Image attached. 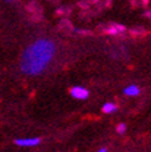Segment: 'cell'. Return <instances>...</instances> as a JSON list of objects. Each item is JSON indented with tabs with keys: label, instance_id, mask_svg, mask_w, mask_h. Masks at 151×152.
Returning a JSON list of instances; mask_svg holds the SVG:
<instances>
[{
	"label": "cell",
	"instance_id": "obj_1",
	"mask_svg": "<svg viewBox=\"0 0 151 152\" xmlns=\"http://www.w3.org/2000/svg\"><path fill=\"white\" fill-rule=\"evenodd\" d=\"M56 55V43L50 39H39L29 45L20 61V69L27 75L41 74Z\"/></svg>",
	"mask_w": 151,
	"mask_h": 152
},
{
	"label": "cell",
	"instance_id": "obj_2",
	"mask_svg": "<svg viewBox=\"0 0 151 152\" xmlns=\"http://www.w3.org/2000/svg\"><path fill=\"white\" fill-rule=\"evenodd\" d=\"M125 26L123 25H120V24H109L107 26H104L103 27V32L104 34H108V35H119V34H122L125 31Z\"/></svg>",
	"mask_w": 151,
	"mask_h": 152
},
{
	"label": "cell",
	"instance_id": "obj_3",
	"mask_svg": "<svg viewBox=\"0 0 151 152\" xmlns=\"http://www.w3.org/2000/svg\"><path fill=\"white\" fill-rule=\"evenodd\" d=\"M71 95L78 100H84L89 96V92L83 87H73L71 88Z\"/></svg>",
	"mask_w": 151,
	"mask_h": 152
},
{
	"label": "cell",
	"instance_id": "obj_4",
	"mask_svg": "<svg viewBox=\"0 0 151 152\" xmlns=\"http://www.w3.org/2000/svg\"><path fill=\"white\" fill-rule=\"evenodd\" d=\"M41 142L39 137H30V139H18L15 140V143L21 147H34Z\"/></svg>",
	"mask_w": 151,
	"mask_h": 152
},
{
	"label": "cell",
	"instance_id": "obj_5",
	"mask_svg": "<svg viewBox=\"0 0 151 152\" xmlns=\"http://www.w3.org/2000/svg\"><path fill=\"white\" fill-rule=\"evenodd\" d=\"M124 94L128 95V96H136L140 94V89L138 86H129L124 89Z\"/></svg>",
	"mask_w": 151,
	"mask_h": 152
},
{
	"label": "cell",
	"instance_id": "obj_6",
	"mask_svg": "<svg viewBox=\"0 0 151 152\" xmlns=\"http://www.w3.org/2000/svg\"><path fill=\"white\" fill-rule=\"evenodd\" d=\"M117 109H118V106H117L114 103H105V104L103 105V108H102L103 113H105V114L114 113V111H117Z\"/></svg>",
	"mask_w": 151,
	"mask_h": 152
},
{
	"label": "cell",
	"instance_id": "obj_7",
	"mask_svg": "<svg viewBox=\"0 0 151 152\" xmlns=\"http://www.w3.org/2000/svg\"><path fill=\"white\" fill-rule=\"evenodd\" d=\"M130 35L134 36V37H139V36H142L145 35V28L141 27V26H135L133 28H130Z\"/></svg>",
	"mask_w": 151,
	"mask_h": 152
},
{
	"label": "cell",
	"instance_id": "obj_8",
	"mask_svg": "<svg viewBox=\"0 0 151 152\" xmlns=\"http://www.w3.org/2000/svg\"><path fill=\"white\" fill-rule=\"evenodd\" d=\"M125 130H126V125H125V124H119V125L117 126V132H118V134H124Z\"/></svg>",
	"mask_w": 151,
	"mask_h": 152
},
{
	"label": "cell",
	"instance_id": "obj_9",
	"mask_svg": "<svg viewBox=\"0 0 151 152\" xmlns=\"http://www.w3.org/2000/svg\"><path fill=\"white\" fill-rule=\"evenodd\" d=\"M139 1H140V6H142L144 9H146L150 5V0H139Z\"/></svg>",
	"mask_w": 151,
	"mask_h": 152
},
{
	"label": "cell",
	"instance_id": "obj_10",
	"mask_svg": "<svg viewBox=\"0 0 151 152\" xmlns=\"http://www.w3.org/2000/svg\"><path fill=\"white\" fill-rule=\"evenodd\" d=\"M130 4H131V6L134 7V9H136V7L140 6V1H139V0H130Z\"/></svg>",
	"mask_w": 151,
	"mask_h": 152
},
{
	"label": "cell",
	"instance_id": "obj_11",
	"mask_svg": "<svg viewBox=\"0 0 151 152\" xmlns=\"http://www.w3.org/2000/svg\"><path fill=\"white\" fill-rule=\"evenodd\" d=\"M87 1L89 5H97V4L100 3V0H87Z\"/></svg>",
	"mask_w": 151,
	"mask_h": 152
},
{
	"label": "cell",
	"instance_id": "obj_12",
	"mask_svg": "<svg viewBox=\"0 0 151 152\" xmlns=\"http://www.w3.org/2000/svg\"><path fill=\"white\" fill-rule=\"evenodd\" d=\"M103 5H105V7H107V9H109V7L111 6V0H105V3H104Z\"/></svg>",
	"mask_w": 151,
	"mask_h": 152
},
{
	"label": "cell",
	"instance_id": "obj_13",
	"mask_svg": "<svg viewBox=\"0 0 151 152\" xmlns=\"http://www.w3.org/2000/svg\"><path fill=\"white\" fill-rule=\"evenodd\" d=\"M144 16L151 20V10H147V11H145V12H144Z\"/></svg>",
	"mask_w": 151,
	"mask_h": 152
},
{
	"label": "cell",
	"instance_id": "obj_14",
	"mask_svg": "<svg viewBox=\"0 0 151 152\" xmlns=\"http://www.w3.org/2000/svg\"><path fill=\"white\" fill-rule=\"evenodd\" d=\"M98 152H108V150L107 148H105V147H103V148H100L99 151H98Z\"/></svg>",
	"mask_w": 151,
	"mask_h": 152
},
{
	"label": "cell",
	"instance_id": "obj_15",
	"mask_svg": "<svg viewBox=\"0 0 151 152\" xmlns=\"http://www.w3.org/2000/svg\"><path fill=\"white\" fill-rule=\"evenodd\" d=\"M7 1H11V0H7Z\"/></svg>",
	"mask_w": 151,
	"mask_h": 152
}]
</instances>
